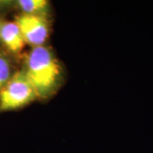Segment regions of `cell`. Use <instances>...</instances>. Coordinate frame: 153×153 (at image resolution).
Segmentation results:
<instances>
[{
    "label": "cell",
    "instance_id": "cell-1",
    "mask_svg": "<svg viewBox=\"0 0 153 153\" xmlns=\"http://www.w3.org/2000/svg\"><path fill=\"white\" fill-rule=\"evenodd\" d=\"M26 74L37 95L44 96L55 87L60 66L53 54L44 46L34 47L27 57Z\"/></svg>",
    "mask_w": 153,
    "mask_h": 153
},
{
    "label": "cell",
    "instance_id": "cell-2",
    "mask_svg": "<svg viewBox=\"0 0 153 153\" xmlns=\"http://www.w3.org/2000/svg\"><path fill=\"white\" fill-rule=\"evenodd\" d=\"M37 94L26 72H17L0 92V110H12L31 102Z\"/></svg>",
    "mask_w": 153,
    "mask_h": 153
},
{
    "label": "cell",
    "instance_id": "cell-3",
    "mask_svg": "<svg viewBox=\"0 0 153 153\" xmlns=\"http://www.w3.org/2000/svg\"><path fill=\"white\" fill-rule=\"evenodd\" d=\"M16 24L26 43L35 47L42 46L49 34L47 22L38 15H23L18 17Z\"/></svg>",
    "mask_w": 153,
    "mask_h": 153
},
{
    "label": "cell",
    "instance_id": "cell-4",
    "mask_svg": "<svg viewBox=\"0 0 153 153\" xmlns=\"http://www.w3.org/2000/svg\"><path fill=\"white\" fill-rule=\"evenodd\" d=\"M0 39L13 52H19L25 43L16 22H4L0 24Z\"/></svg>",
    "mask_w": 153,
    "mask_h": 153
},
{
    "label": "cell",
    "instance_id": "cell-5",
    "mask_svg": "<svg viewBox=\"0 0 153 153\" xmlns=\"http://www.w3.org/2000/svg\"><path fill=\"white\" fill-rule=\"evenodd\" d=\"M18 5L27 15H36L46 9L48 2L46 0H20Z\"/></svg>",
    "mask_w": 153,
    "mask_h": 153
},
{
    "label": "cell",
    "instance_id": "cell-6",
    "mask_svg": "<svg viewBox=\"0 0 153 153\" xmlns=\"http://www.w3.org/2000/svg\"><path fill=\"white\" fill-rule=\"evenodd\" d=\"M10 76V68L8 61L0 57V89L4 87Z\"/></svg>",
    "mask_w": 153,
    "mask_h": 153
}]
</instances>
